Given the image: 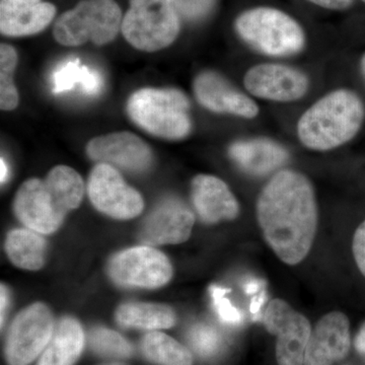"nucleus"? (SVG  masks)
<instances>
[{
	"instance_id": "15",
	"label": "nucleus",
	"mask_w": 365,
	"mask_h": 365,
	"mask_svg": "<svg viewBox=\"0 0 365 365\" xmlns=\"http://www.w3.org/2000/svg\"><path fill=\"white\" fill-rule=\"evenodd\" d=\"M193 90L199 104L210 112L249 120L258 116L260 112L253 98L237 90L218 72L199 73L194 79Z\"/></svg>"
},
{
	"instance_id": "21",
	"label": "nucleus",
	"mask_w": 365,
	"mask_h": 365,
	"mask_svg": "<svg viewBox=\"0 0 365 365\" xmlns=\"http://www.w3.org/2000/svg\"><path fill=\"white\" fill-rule=\"evenodd\" d=\"M52 83L56 95L78 88L88 97H96L102 93L104 81L96 69L79 63L78 60H67L55 68Z\"/></svg>"
},
{
	"instance_id": "10",
	"label": "nucleus",
	"mask_w": 365,
	"mask_h": 365,
	"mask_svg": "<svg viewBox=\"0 0 365 365\" xmlns=\"http://www.w3.org/2000/svg\"><path fill=\"white\" fill-rule=\"evenodd\" d=\"M109 275L127 287L158 288L173 277V267L165 255L151 247H135L113 257Z\"/></svg>"
},
{
	"instance_id": "25",
	"label": "nucleus",
	"mask_w": 365,
	"mask_h": 365,
	"mask_svg": "<svg viewBox=\"0 0 365 365\" xmlns=\"http://www.w3.org/2000/svg\"><path fill=\"white\" fill-rule=\"evenodd\" d=\"M91 349L103 356L127 359L131 356L132 347L120 334L106 328H96L90 333Z\"/></svg>"
},
{
	"instance_id": "23",
	"label": "nucleus",
	"mask_w": 365,
	"mask_h": 365,
	"mask_svg": "<svg viewBox=\"0 0 365 365\" xmlns=\"http://www.w3.org/2000/svg\"><path fill=\"white\" fill-rule=\"evenodd\" d=\"M35 230H14L7 235L6 251L16 267L39 270L45 263L46 242Z\"/></svg>"
},
{
	"instance_id": "1",
	"label": "nucleus",
	"mask_w": 365,
	"mask_h": 365,
	"mask_svg": "<svg viewBox=\"0 0 365 365\" xmlns=\"http://www.w3.org/2000/svg\"><path fill=\"white\" fill-rule=\"evenodd\" d=\"M256 215L264 240L283 263L294 266L307 258L319 222L309 178L294 170L276 172L259 194Z\"/></svg>"
},
{
	"instance_id": "16",
	"label": "nucleus",
	"mask_w": 365,
	"mask_h": 365,
	"mask_svg": "<svg viewBox=\"0 0 365 365\" xmlns=\"http://www.w3.org/2000/svg\"><path fill=\"white\" fill-rule=\"evenodd\" d=\"M351 347L350 322L341 312H331L312 330L304 365H333L347 356Z\"/></svg>"
},
{
	"instance_id": "39",
	"label": "nucleus",
	"mask_w": 365,
	"mask_h": 365,
	"mask_svg": "<svg viewBox=\"0 0 365 365\" xmlns=\"http://www.w3.org/2000/svg\"><path fill=\"white\" fill-rule=\"evenodd\" d=\"M360 1H362L364 4H365V0H360Z\"/></svg>"
},
{
	"instance_id": "32",
	"label": "nucleus",
	"mask_w": 365,
	"mask_h": 365,
	"mask_svg": "<svg viewBox=\"0 0 365 365\" xmlns=\"http://www.w3.org/2000/svg\"><path fill=\"white\" fill-rule=\"evenodd\" d=\"M355 349L359 353L360 356L365 360V322L360 327L356 338H355Z\"/></svg>"
},
{
	"instance_id": "19",
	"label": "nucleus",
	"mask_w": 365,
	"mask_h": 365,
	"mask_svg": "<svg viewBox=\"0 0 365 365\" xmlns=\"http://www.w3.org/2000/svg\"><path fill=\"white\" fill-rule=\"evenodd\" d=\"M232 162L250 176H266L279 170L289 160L284 146L268 138L235 141L228 148Z\"/></svg>"
},
{
	"instance_id": "12",
	"label": "nucleus",
	"mask_w": 365,
	"mask_h": 365,
	"mask_svg": "<svg viewBox=\"0 0 365 365\" xmlns=\"http://www.w3.org/2000/svg\"><path fill=\"white\" fill-rule=\"evenodd\" d=\"M309 78L304 71L282 63H260L250 67L244 86L250 95L276 103L302 100L309 90Z\"/></svg>"
},
{
	"instance_id": "26",
	"label": "nucleus",
	"mask_w": 365,
	"mask_h": 365,
	"mask_svg": "<svg viewBox=\"0 0 365 365\" xmlns=\"http://www.w3.org/2000/svg\"><path fill=\"white\" fill-rule=\"evenodd\" d=\"M190 345L201 357L215 356L222 346V337L212 326L198 324L188 334Z\"/></svg>"
},
{
	"instance_id": "11",
	"label": "nucleus",
	"mask_w": 365,
	"mask_h": 365,
	"mask_svg": "<svg viewBox=\"0 0 365 365\" xmlns=\"http://www.w3.org/2000/svg\"><path fill=\"white\" fill-rule=\"evenodd\" d=\"M91 203L101 212L116 220H131L143 210V197L124 181L116 168L98 163L88 182Z\"/></svg>"
},
{
	"instance_id": "29",
	"label": "nucleus",
	"mask_w": 365,
	"mask_h": 365,
	"mask_svg": "<svg viewBox=\"0 0 365 365\" xmlns=\"http://www.w3.org/2000/svg\"><path fill=\"white\" fill-rule=\"evenodd\" d=\"M14 71L0 69V108L2 111H13L20 102L18 90L11 78Z\"/></svg>"
},
{
	"instance_id": "4",
	"label": "nucleus",
	"mask_w": 365,
	"mask_h": 365,
	"mask_svg": "<svg viewBox=\"0 0 365 365\" xmlns=\"http://www.w3.org/2000/svg\"><path fill=\"white\" fill-rule=\"evenodd\" d=\"M235 32L252 49L271 57H290L306 49L307 35L290 14L270 6H257L239 14Z\"/></svg>"
},
{
	"instance_id": "37",
	"label": "nucleus",
	"mask_w": 365,
	"mask_h": 365,
	"mask_svg": "<svg viewBox=\"0 0 365 365\" xmlns=\"http://www.w3.org/2000/svg\"><path fill=\"white\" fill-rule=\"evenodd\" d=\"M0 167H1V182H6L7 174H9V170H7V165L6 160L1 158V163H0Z\"/></svg>"
},
{
	"instance_id": "38",
	"label": "nucleus",
	"mask_w": 365,
	"mask_h": 365,
	"mask_svg": "<svg viewBox=\"0 0 365 365\" xmlns=\"http://www.w3.org/2000/svg\"><path fill=\"white\" fill-rule=\"evenodd\" d=\"M103 365H125L122 364H103Z\"/></svg>"
},
{
	"instance_id": "30",
	"label": "nucleus",
	"mask_w": 365,
	"mask_h": 365,
	"mask_svg": "<svg viewBox=\"0 0 365 365\" xmlns=\"http://www.w3.org/2000/svg\"><path fill=\"white\" fill-rule=\"evenodd\" d=\"M352 252L357 268L365 277V220L360 223L353 235Z\"/></svg>"
},
{
	"instance_id": "14",
	"label": "nucleus",
	"mask_w": 365,
	"mask_h": 365,
	"mask_svg": "<svg viewBox=\"0 0 365 365\" xmlns=\"http://www.w3.org/2000/svg\"><path fill=\"white\" fill-rule=\"evenodd\" d=\"M195 215L177 197H168L155 205L141 227V241L150 246L177 245L188 241Z\"/></svg>"
},
{
	"instance_id": "33",
	"label": "nucleus",
	"mask_w": 365,
	"mask_h": 365,
	"mask_svg": "<svg viewBox=\"0 0 365 365\" xmlns=\"http://www.w3.org/2000/svg\"><path fill=\"white\" fill-rule=\"evenodd\" d=\"M7 304H9V294L4 284L1 285V292H0V319H1V327L4 326V319H6V314L7 311Z\"/></svg>"
},
{
	"instance_id": "18",
	"label": "nucleus",
	"mask_w": 365,
	"mask_h": 365,
	"mask_svg": "<svg viewBox=\"0 0 365 365\" xmlns=\"http://www.w3.org/2000/svg\"><path fill=\"white\" fill-rule=\"evenodd\" d=\"M56 7L41 0H0V32L25 37L42 32L51 24Z\"/></svg>"
},
{
	"instance_id": "8",
	"label": "nucleus",
	"mask_w": 365,
	"mask_h": 365,
	"mask_svg": "<svg viewBox=\"0 0 365 365\" xmlns=\"http://www.w3.org/2000/svg\"><path fill=\"white\" fill-rule=\"evenodd\" d=\"M54 330L51 312L38 302L26 307L14 319L6 344L9 365H29L50 342Z\"/></svg>"
},
{
	"instance_id": "31",
	"label": "nucleus",
	"mask_w": 365,
	"mask_h": 365,
	"mask_svg": "<svg viewBox=\"0 0 365 365\" xmlns=\"http://www.w3.org/2000/svg\"><path fill=\"white\" fill-rule=\"evenodd\" d=\"M307 1L329 11H341L350 9L355 0H307Z\"/></svg>"
},
{
	"instance_id": "13",
	"label": "nucleus",
	"mask_w": 365,
	"mask_h": 365,
	"mask_svg": "<svg viewBox=\"0 0 365 365\" xmlns=\"http://www.w3.org/2000/svg\"><path fill=\"white\" fill-rule=\"evenodd\" d=\"M86 153L95 162L135 174L150 170L153 163V151L148 144L127 131L95 137L86 145Z\"/></svg>"
},
{
	"instance_id": "5",
	"label": "nucleus",
	"mask_w": 365,
	"mask_h": 365,
	"mask_svg": "<svg viewBox=\"0 0 365 365\" xmlns=\"http://www.w3.org/2000/svg\"><path fill=\"white\" fill-rule=\"evenodd\" d=\"M126 110L137 126L160 138L180 140L191 133L190 101L177 88H140L128 98Z\"/></svg>"
},
{
	"instance_id": "6",
	"label": "nucleus",
	"mask_w": 365,
	"mask_h": 365,
	"mask_svg": "<svg viewBox=\"0 0 365 365\" xmlns=\"http://www.w3.org/2000/svg\"><path fill=\"white\" fill-rule=\"evenodd\" d=\"M122 11L114 0H83L59 16L53 36L60 45L76 47L91 42L106 45L121 30Z\"/></svg>"
},
{
	"instance_id": "35",
	"label": "nucleus",
	"mask_w": 365,
	"mask_h": 365,
	"mask_svg": "<svg viewBox=\"0 0 365 365\" xmlns=\"http://www.w3.org/2000/svg\"><path fill=\"white\" fill-rule=\"evenodd\" d=\"M260 287L261 284L258 281H251V282H249L248 284L246 285V292L248 294H257Z\"/></svg>"
},
{
	"instance_id": "9",
	"label": "nucleus",
	"mask_w": 365,
	"mask_h": 365,
	"mask_svg": "<svg viewBox=\"0 0 365 365\" xmlns=\"http://www.w3.org/2000/svg\"><path fill=\"white\" fill-rule=\"evenodd\" d=\"M264 326L277 337L276 360L278 365H304V353L312 326L306 316L295 311L284 299L269 302L263 316Z\"/></svg>"
},
{
	"instance_id": "17",
	"label": "nucleus",
	"mask_w": 365,
	"mask_h": 365,
	"mask_svg": "<svg viewBox=\"0 0 365 365\" xmlns=\"http://www.w3.org/2000/svg\"><path fill=\"white\" fill-rule=\"evenodd\" d=\"M191 200L201 222L207 225L235 220L240 204L227 182L211 175H197L191 182Z\"/></svg>"
},
{
	"instance_id": "20",
	"label": "nucleus",
	"mask_w": 365,
	"mask_h": 365,
	"mask_svg": "<svg viewBox=\"0 0 365 365\" xmlns=\"http://www.w3.org/2000/svg\"><path fill=\"white\" fill-rule=\"evenodd\" d=\"M85 344L83 328L76 319H61L37 365H73Z\"/></svg>"
},
{
	"instance_id": "2",
	"label": "nucleus",
	"mask_w": 365,
	"mask_h": 365,
	"mask_svg": "<svg viewBox=\"0 0 365 365\" xmlns=\"http://www.w3.org/2000/svg\"><path fill=\"white\" fill-rule=\"evenodd\" d=\"M85 182L76 170L58 165L44 180L31 179L16 192L14 210L30 230L42 235L56 232L67 213L81 205Z\"/></svg>"
},
{
	"instance_id": "3",
	"label": "nucleus",
	"mask_w": 365,
	"mask_h": 365,
	"mask_svg": "<svg viewBox=\"0 0 365 365\" xmlns=\"http://www.w3.org/2000/svg\"><path fill=\"white\" fill-rule=\"evenodd\" d=\"M364 123V98L351 88H336L302 113L297 135L307 150H333L352 141Z\"/></svg>"
},
{
	"instance_id": "36",
	"label": "nucleus",
	"mask_w": 365,
	"mask_h": 365,
	"mask_svg": "<svg viewBox=\"0 0 365 365\" xmlns=\"http://www.w3.org/2000/svg\"><path fill=\"white\" fill-rule=\"evenodd\" d=\"M360 76H361L362 81H364L365 85V51L362 53L360 56L359 62Z\"/></svg>"
},
{
	"instance_id": "7",
	"label": "nucleus",
	"mask_w": 365,
	"mask_h": 365,
	"mask_svg": "<svg viewBox=\"0 0 365 365\" xmlns=\"http://www.w3.org/2000/svg\"><path fill=\"white\" fill-rule=\"evenodd\" d=\"M175 0H130L122 21L127 42L144 52H157L169 47L180 33V18Z\"/></svg>"
},
{
	"instance_id": "28",
	"label": "nucleus",
	"mask_w": 365,
	"mask_h": 365,
	"mask_svg": "<svg viewBox=\"0 0 365 365\" xmlns=\"http://www.w3.org/2000/svg\"><path fill=\"white\" fill-rule=\"evenodd\" d=\"M216 0H175L178 14L188 21H199L207 16Z\"/></svg>"
},
{
	"instance_id": "22",
	"label": "nucleus",
	"mask_w": 365,
	"mask_h": 365,
	"mask_svg": "<svg viewBox=\"0 0 365 365\" xmlns=\"http://www.w3.org/2000/svg\"><path fill=\"white\" fill-rule=\"evenodd\" d=\"M116 319L125 328L158 330L176 324V314L165 304L128 302L117 309Z\"/></svg>"
},
{
	"instance_id": "34",
	"label": "nucleus",
	"mask_w": 365,
	"mask_h": 365,
	"mask_svg": "<svg viewBox=\"0 0 365 365\" xmlns=\"http://www.w3.org/2000/svg\"><path fill=\"white\" fill-rule=\"evenodd\" d=\"M266 299L265 292H261L260 294L256 295L251 302V307H250V311L252 314H257L260 312L261 306L263 304L264 300Z\"/></svg>"
},
{
	"instance_id": "24",
	"label": "nucleus",
	"mask_w": 365,
	"mask_h": 365,
	"mask_svg": "<svg viewBox=\"0 0 365 365\" xmlns=\"http://www.w3.org/2000/svg\"><path fill=\"white\" fill-rule=\"evenodd\" d=\"M141 348L144 356L158 365H192L193 356L184 345L160 332L144 336Z\"/></svg>"
},
{
	"instance_id": "27",
	"label": "nucleus",
	"mask_w": 365,
	"mask_h": 365,
	"mask_svg": "<svg viewBox=\"0 0 365 365\" xmlns=\"http://www.w3.org/2000/svg\"><path fill=\"white\" fill-rule=\"evenodd\" d=\"M230 292V289L215 287V285H212L210 287L213 304H215L216 313H217L220 319H222L223 323L227 324V325H240L242 322V314L225 297V294Z\"/></svg>"
}]
</instances>
